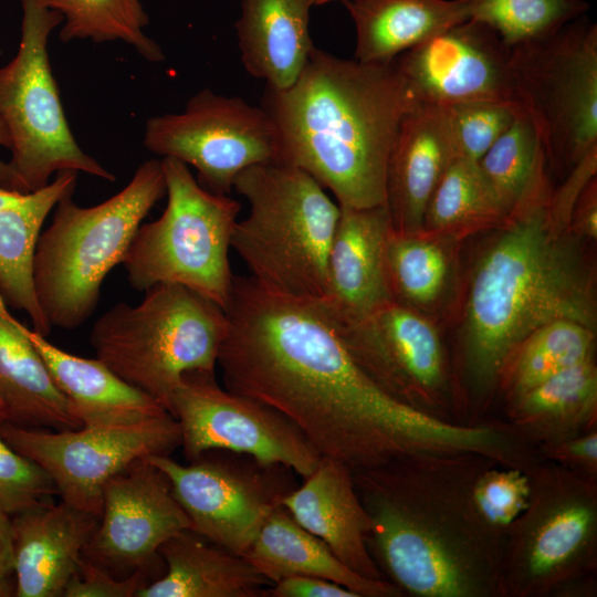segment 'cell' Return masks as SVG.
Listing matches in <instances>:
<instances>
[{"label": "cell", "mask_w": 597, "mask_h": 597, "mask_svg": "<svg viewBox=\"0 0 597 597\" xmlns=\"http://www.w3.org/2000/svg\"><path fill=\"white\" fill-rule=\"evenodd\" d=\"M217 365L224 388L276 410L352 472L425 452L502 459L503 425L452 422L391 397L353 359L322 304L234 276Z\"/></svg>", "instance_id": "cell-1"}, {"label": "cell", "mask_w": 597, "mask_h": 597, "mask_svg": "<svg viewBox=\"0 0 597 597\" xmlns=\"http://www.w3.org/2000/svg\"><path fill=\"white\" fill-rule=\"evenodd\" d=\"M546 169L505 221L491 230L468 281L460 328L467 388H499L506 359L530 333L557 320L596 328L590 243L572 232L570 212L552 199Z\"/></svg>", "instance_id": "cell-2"}, {"label": "cell", "mask_w": 597, "mask_h": 597, "mask_svg": "<svg viewBox=\"0 0 597 597\" xmlns=\"http://www.w3.org/2000/svg\"><path fill=\"white\" fill-rule=\"evenodd\" d=\"M493 462L473 451L425 452L352 472L386 580L411 596L500 597L505 531L486 523L472 498Z\"/></svg>", "instance_id": "cell-3"}, {"label": "cell", "mask_w": 597, "mask_h": 597, "mask_svg": "<svg viewBox=\"0 0 597 597\" xmlns=\"http://www.w3.org/2000/svg\"><path fill=\"white\" fill-rule=\"evenodd\" d=\"M416 100L395 62L370 64L314 48L285 90L265 87L261 107L280 137V160L310 174L339 206L386 205L389 154Z\"/></svg>", "instance_id": "cell-4"}, {"label": "cell", "mask_w": 597, "mask_h": 597, "mask_svg": "<svg viewBox=\"0 0 597 597\" xmlns=\"http://www.w3.org/2000/svg\"><path fill=\"white\" fill-rule=\"evenodd\" d=\"M72 196L54 207L33 264L42 313L52 327L69 331L95 312L106 275L123 263L143 220L166 196L161 159L142 163L122 190L98 205L81 207Z\"/></svg>", "instance_id": "cell-5"}, {"label": "cell", "mask_w": 597, "mask_h": 597, "mask_svg": "<svg viewBox=\"0 0 597 597\" xmlns=\"http://www.w3.org/2000/svg\"><path fill=\"white\" fill-rule=\"evenodd\" d=\"M233 190L250 206L235 223L231 248L264 289L323 302L339 206L310 174L281 160L252 165Z\"/></svg>", "instance_id": "cell-6"}, {"label": "cell", "mask_w": 597, "mask_h": 597, "mask_svg": "<svg viewBox=\"0 0 597 597\" xmlns=\"http://www.w3.org/2000/svg\"><path fill=\"white\" fill-rule=\"evenodd\" d=\"M228 326L218 304L186 286L161 283L147 289L138 304L121 302L106 311L90 343L98 360L169 412L186 373H214Z\"/></svg>", "instance_id": "cell-7"}, {"label": "cell", "mask_w": 597, "mask_h": 597, "mask_svg": "<svg viewBox=\"0 0 597 597\" xmlns=\"http://www.w3.org/2000/svg\"><path fill=\"white\" fill-rule=\"evenodd\" d=\"M167 205L159 218L142 223L123 265L138 291L161 283L186 286L227 307L234 275L229 250L241 205L202 187L189 166L161 158Z\"/></svg>", "instance_id": "cell-8"}, {"label": "cell", "mask_w": 597, "mask_h": 597, "mask_svg": "<svg viewBox=\"0 0 597 597\" xmlns=\"http://www.w3.org/2000/svg\"><path fill=\"white\" fill-rule=\"evenodd\" d=\"M527 473L528 504L504 532L500 597L549 596L596 568V476L551 460Z\"/></svg>", "instance_id": "cell-9"}, {"label": "cell", "mask_w": 597, "mask_h": 597, "mask_svg": "<svg viewBox=\"0 0 597 597\" xmlns=\"http://www.w3.org/2000/svg\"><path fill=\"white\" fill-rule=\"evenodd\" d=\"M515 102L547 167L566 177L597 149V25L583 15L554 34L511 46Z\"/></svg>", "instance_id": "cell-10"}, {"label": "cell", "mask_w": 597, "mask_h": 597, "mask_svg": "<svg viewBox=\"0 0 597 597\" xmlns=\"http://www.w3.org/2000/svg\"><path fill=\"white\" fill-rule=\"evenodd\" d=\"M21 6L18 52L0 67V117L11 142L9 165L25 193L46 186L61 171L114 181V174L77 144L64 114L48 51L62 15L44 0H21Z\"/></svg>", "instance_id": "cell-11"}, {"label": "cell", "mask_w": 597, "mask_h": 597, "mask_svg": "<svg viewBox=\"0 0 597 597\" xmlns=\"http://www.w3.org/2000/svg\"><path fill=\"white\" fill-rule=\"evenodd\" d=\"M0 436L39 464L62 501L101 516L106 482L133 462L170 455L181 444L178 421L166 412L140 421L51 430L0 422Z\"/></svg>", "instance_id": "cell-12"}, {"label": "cell", "mask_w": 597, "mask_h": 597, "mask_svg": "<svg viewBox=\"0 0 597 597\" xmlns=\"http://www.w3.org/2000/svg\"><path fill=\"white\" fill-rule=\"evenodd\" d=\"M148 460L168 478L192 531L240 556L269 513L296 488L292 470L242 453L210 450L188 464L170 455Z\"/></svg>", "instance_id": "cell-13"}, {"label": "cell", "mask_w": 597, "mask_h": 597, "mask_svg": "<svg viewBox=\"0 0 597 597\" xmlns=\"http://www.w3.org/2000/svg\"><path fill=\"white\" fill-rule=\"evenodd\" d=\"M143 143L153 154L192 166L198 182L221 195L231 193L245 168L281 156L277 129L261 106L208 88L182 112L148 118Z\"/></svg>", "instance_id": "cell-14"}, {"label": "cell", "mask_w": 597, "mask_h": 597, "mask_svg": "<svg viewBox=\"0 0 597 597\" xmlns=\"http://www.w3.org/2000/svg\"><path fill=\"white\" fill-rule=\"evenodd\" d=\"M332 322L349 355L383 390L451 421L447 415L460 400L441 336L427 315L391 300L359 318Z\"/></svg>", "instance_id": "cell-15"}, {"label": "cell", "mask_w": 597, "mask_h": 597, "mask_svg": "<svg viewBox=\"0 0 597 597\" xmlns=\"http://www.w3.org/2000/svg\"><path fill=\"white\" fill-rule=\"evenodd\" d=\"M169 413L179 423L188 461L223 450L284 465L304 479L322 458L289 419L220 387L214 373H186L171 395Z\"/></svg>", "instance_id": "cell-16"}, {"label": "cell", "mask_w": 597, "mask_h": 597, "mask_svg": "<svg viewBox=\"0 0 597 597\" xmlns=\"http://www.w3.org/2000/svg\"><path fill=\"white\" fill-rule=\"evenodd\" d=\"M185 530L192 525L168 478L139 459L104 485L100 523L83 556L109 573L150 572L161 545Z\"/></svg>", "instance_id": "cell-17"}, {"label": "cell", "mask_w": 597, "mask_h": 597, "mask_svg": "<svg viewBox=\"0 0 597 597\" xmlns=\"http://www.w3.org/2000/svg\"><path fill=\"white\" fill-rule=\"evenodd\" d=\"M417 103L451 106L475 101L514 104L511 48L486 24L468 19L395 61Z\"/></svg>", "instance_id": "cell-18"}, {"label": "cell", "mask_w": 597, "mask_h": 597, "mask_svg": "<svg viewBox=\"0 0 597 597\" xmlns=\"http://www.w3.org/2000/svg\"><path fill=\"white\" fill-rule=\"evenodd\" d=\"M391 229L386 205L339 206L327 261V293L320 302L333 321L359 318L394 300L386 266Z\"/></svg>", "instance_id": "cell-19"}, {"label": "cell", "mask_w": 597, "mask_h": 597, "mask_svg": "<svg viewBox=\"0 0 597 597\" xmlns=\"http://www.w3.org/2000/svg\"><path fill=\"white\" fill-rule=\"evenodd\" d=\"M282 505L350 570L367 579L386 580L370 555V520L345 464L322 457Z\"/></svg>", "instance_id": "cell-20"}, {"label": "cell", "mask_w": 597, "mask_h": 597, "mask_svg": "<svg viewBox=\"0 0 597 597\" xmlns=\"http://www.w3.org/2000/svg\"><path fill=\"white\" fill-rule=\"evenodd\" d=\"M100 517L62 501L12 517L17 597H60Z\"/></svg>", "instance_id": "cell-21"}, {"label": "cell", "mask_w": 597, "mask_h": 597, "mask_svg": "<svg viewBox=\"0 0 597 597\" xmlns=\"http://www.w3.org/2000/svg\"><path fill=\"white\" fill-rule=\"evenodd\" d=\"M455 158L444 108L416 103L398 127L386 171V207L396 231L422 229L428 201Z\"/></svg>", "instance_id": "cell-22"}, {"label": "cell", "mask_w": 597, "mask_h": 597, "mask_svg": "<svg viewBox=\"0 0 597 597\" xmlns=\"http://www.w3.org/2000/svg\"><path fill=\"white\" fill-rule=\"evenodd\" d=\"M311 0H242L235 33L244 70L265 87L285 90L315 48L310 34Z\"/></svg>", "instance_id": "cell-23"}, {"label": "cell", "mask_w": 597, "mask_h": 597, "mask_svg": "<svg viewBox=\"0 0 597 597\" xmlns=\"http://www.w3.org/2000/svg\"><path fill=\"white\" fill-rule=\"evenodd\" d=\"M24 332L82 427L129 423L168 412L97 358L67 353L27 326Z\"/></svg>", "instance_id": "cell-24"}, {"label": "cell", "mask_w": 597, "mask_h": 597, "mask_svg": "<svg viewBox=\"0 0 597 597\" xmlns=\"http://www.w3.org/2000/svg\"><path fill=\"white\" fill-rule=\"evenodd\" d=\"M166 573L137 597H262L271 583L243 556L207 541L192 530L170 537L159 548Z\"/></svg>", "instance_id": "cell-25"}, {"label": "cell", "mask_w": 597, "mask_h": 597, "mask_svg": "<svg viewBox=\"0 0 597 597\" xmlns=\"http://www.w3.org/2000/svg\"><path fill=\"white\" fill-rule=\"evenodd\" d=\"M76 184L77 172L61 171L46 186L0 209V297L23 311L32 329L45 337L52 326L35 295L34 254L45 219L63 197L74 193Z\"/></svg>", "instance_id": "cell-26"}, {"label": "cell", "mask_w": 597, "mask_h": 597, "mask_svg": "<svg viewBox=\"0 0 597 597\" xmlns=\"http://www.w3.org/2000/svg\"><path fill=\"white\" fill-rule=\"evenodd\" d=\"M271 585L287 576H316L337 583L358 597H397L388 580H373L346 567L315 535L280 504L274 507L242 555Z\"/></svg>", "instance_id": "cell-27"}, {"label": "cell", "mask_w": 597, "mask_h": 597, "mask_svg": "<svg viewBox=\"0 0 597 597\" xmlns=\"http://www.w3.org/2000/svg\"><path fill=\"white\" fill-rule=\"evenodd\" d=\"M0 422L51 430L81 428L24 325L0 310Z\"/></svg>", "instance_id": "cell-28"}, {"label": "cell", "mask_w": 597, "mask_h": 597, "mask_svg": "<svg viewBox=\"0 0 597 597\" xmlns=\"http://www.w3.org/2000/svg\"><path fill=\"white\" fill-rule=\"evenodd\" d=\"M356 29L355 60L389 64L430 36L468 20L459 0H343Z\"/></svg>", "instance_id": "cell-29"}, {"label": "cell", "mask_w": 597, "mask_h": 597, "mask_svg": "<svg viewBox=\"0 0 597 597\" xmlns=\"http://www.w3.org/2000/svg\"><path fill=\"white\" fill-rule=\"evenodd\" d=\"M512 426L542 444L596 427L597 368L593 359L572 366L509 399Z\"/></svg>", "instance_id": "cell-30"}, {"label": "cell", "mask_w": 597, "mask_h": 597, "mask_svg": "<svg viewBox=\"0 0 597 597\" xmlns=\"http://www.w3.org/2000/svg\"><path fill=\"white\" fill-rule=\"evenodd\" d=\"M460 244L459 240L423 229H391L386 266L392 298L425 315L439 308L451 289Z\"/></svg>", "instance_id": "cell-31"}, {"label": "cell", "mask_w": 597, "mask_h": 597, "mask_svg": "<svg viewBox=\"0 0 597 597\" xmlns=\"http://www.w3.org/2000/svg\"><path fill=\"white\" fill-rule=\"evenodd\" d=\"M507 216L478 161L453 158L428 201L422 229L462 242L498 228Z\"/></svg>", "instance_id": "cell-32"}, {"label": "cell", "mask_w": 597, "mask_h": 597, "mask_svg": "<svg viewBox=\"0 0 597 597\" xmlns=\"http://www.w3.org/2000/svg\"><path fill=\"white\" fill-rule=\"evenodd\" d=\"M595 329L578 322L557 320L530 333L511 353L499 387L507 400L552 376L593 359Z\"/></svg>", "instance_id": "cell-33"}, {"label": "cell", "mask_w": 597, "mask_h": 597, "mask_svg": "<svg viewBox=\"0 0 597 597\" xmlns=\"http://www.w3.org/2000/svg\"><path fill=\"white\" fill-rule=\"evenodd\" d=\"M62 18L60 39L64 43L90 40L94 43L121 41L149 62L165 54L145 33L149 20L143 0H44Z\"/></svg>", "instance_id": "cell-34"}, {"label": "cell", "mask_w": 597, "mask_h": 597, "mask_svg": "<svg viewBox=\"0 0 597 597\" xmlns=\"http://www.w3.org/2000/svg\"><path fill=\"white\" fill-rule=\"evenodd\" d=\"M469 19L490 27L507 46L544 39L589 9L585 0H459Z\"/></svg>", "instance_id": "cell-35"}, {"label": "cell", "mask_w": 597, "mask_h": 597, "mask_svg": "<svg viewBox=\"0 0 597 597\" xmlns=\"http://www.w3.org/2000/svg\"><path fill=\"white\" fill-rule=\"evenodd\" d=\"M478 165L507 214L548 168L535 129L524 115L515 118Z\"/></svg>", "instance_id": "cell-36"}, {"label": "cell", "mask_w": 597, "mask_h": 597, "mask_svg": "<svg viewBox=\"0 0 597 597\" xmlns=\"http://www.w3.org/2000/svg\"><path fill=\"white\" fill-rule=\"evenodd\" d=\"M443 108L454 157L473 161H479L522 115L514 104L500 101H475Z\"/></svg>", "instance_id": "cell-37"}, {"label": "cell", "mask_w": 597, "mask_h": 597, "mask_svg": "<svg viewBox=\"0 0 597 597\" xmlns=\"http://www.w3.org/2000/svg\"><path fill=\"white\" fill-rule=\"evenodd\" d=\"M531 495L527 469L493 462L476 476L474 505L491 526L505 531L526 509Z\"/></svg>", "instance_id": "cell-38"}, {"label": "cell", "mask_w": 597, "mask_h": 597, "mask_svg": "<svg viewBox=\"0 0 597 597\" xmlns=\"http://www.w3.org/2000/svg\"><path fill=\"white\" fill-rule=\"evenodd\" d=\"M54 495L59 492L49 474L0 436V511L13 516L51 503Z\"/></svg>", "instance_id": "cell-39"}, {"label": "cell", "mask_w": 597, "mask_h": 597, "mask_svg": "<svg viewBox=\"0 0 597 597\" xmlns=\"http://www.w3.org/2000/svg\"><path fill=\"white\" fill-rule=\"evenodd\" d=\"M147 570H137L126 577L112 575L82 555L75 574L65 586V597H137L148 583Z\"/></svg>", "instance_id": "cell-40"}, {"label": "cell", "mask_w": 597, "mask_h": 597, "mask_svg": "<svg viewBox=\"0 0 597 597\" xmlns=\"http://www.w3.org/2000/svg\"><path fill=\"white\" fill-rule=\"evenodd\" d=\"M546 459L566 468L597 475L596 427L574 436L542 444Z\"/></svg>", "instance_id": "cell-41"}, {"label": "cell", "mask_w": 597, "mask_h": 597, "mask_svg": "<svg viewBox=\"0 0 597 597\" xmlns=\"http://www.w3.org/2000/svg\"><path fill=\"white\" fill-rule=\"evenodd\" d=\"M272 597H358L348 588L316 576H287L268 588Z\"/></svg>", "instance_id": "cell-42"}, {"label": "cell", "mask_w": 597, "mask_h": 597, "mask_svg": "<svg viewBox=\"0 0 597 597\" xmlns=\"http://www.w3.org/2000/svg\"><path fill=\"white\" fill-rule=\"evenodd\" d=\"M577 237L593 242L597 239V178L591 177L579 191L569 220Z\"/></svg>", "instance_id": "cell-43"}, {"label": "cell", "mask_w": 597, "mask_h": 597, "mask_svg": "<svg viewBox=\"0 0 597 597\" xmlns=\"http://www.w3.org/2000/svg\"><path fill=\"white\" fill-rule=\"evenodd\" d=\"M14 531L12 516L0 511V597L12 595L11 577L15 578Z\"/></svg>", "instance_id": "cell-44"}, {"label": "cell", "mask_w": 597, "mask_h": 597, "mask_svg": "<svg viewBox=\"0 0 597 597\" xmlns=\"http://www.w3.org/2000/svg\"><path fill=\"white\" fill-rule=\"evenodd\" d=\"M10 136L7 130L4 123L0 117V147L10 148ZM0 188L7 189L10 191H17L20 193H25L21 186L20 180L14 174L13 169L9 163H4L0 159Z\"/></svg>", "instance_id": "cell-45"}, {"label": "cell", "mask_w": 597, "mask_h": 597, "mask_svg": "<svg viewBox=\"0 0 597 597\" xmlns=\"http://www.w3.org/2000/svg\"><path fill=\"white\" fill-rule=\"evenodd\" d=\"M24 193L0 188V209L18 202Z\"/></svg>", "instance_id": "cell-46"}, {"label": "cell", "mask_w": 597, "mask_h": 597, "mask_svg": "<svg viewBox=\"0 0 597 597\" xmlns=\"http://www.w3.org/2000/svg\"><path fill=\"white\" fill-rule=\"evenodd\" d=\"M335 0H311L312 6H322Z\"/></svg>", "instance_id": "cell-47"}, {"label": "cell", "mask_w": 597, "mask_h": 597, "mask_svg": "<svg viewBox=\"0 0 597 597\" xmlns=\"http://www.w3.org/2000/svg\"><path fill=\"white\" fill-rule=\"evenodd\" d=\"M3 308H7V305L3 302V300L0 297V310H3Z\"/></svg>", "instance_id": "cell-48"}, {"label": "cell", "mask_w": 597, "mask_h": 597, "mask_svg": "<svg viewBox=\"0 0 597 597\" xmlns=\"http://www.w3.org/2000/svg\"><path fill=\"white\" fill-rule=\"evenodd\" d=\"M1 418H2V406L0 404V421H1Z\"/></svg>", "instance_id": "cell-49"}, {"label": "cell", "mask_w": 597, "mask_h": 597, "mask_svg": "<svg viewBox=\"0 0 597 597\" xmlns=\"http://www.w3.org/2000/svg\"><path fill=\"white\" fill-rule=\"evenodd\" d=\"M0 54H1V49H0Z\"/></svg>", "instance_id": "cell-50"}]
</instances>
